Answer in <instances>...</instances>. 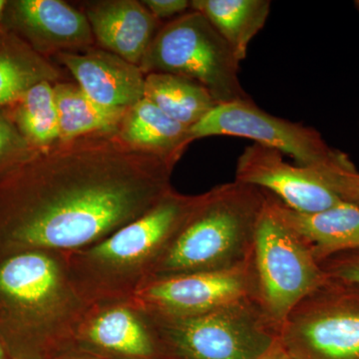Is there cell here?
<instances>
[{"label": "cell", "mask_w": 359, "mask_h": 359, "mask_svg": "<svg viewBox=\"0 0 359 359\" xmlns=\"http://www.w3.org/2000/svg\"><path fill=\"white\" fill-rule=\"evenodd\" d=\"M176 165L131 147L116 132L37 151L0 179V257L100 242L173 189Z\"/></svg>", "instance_id": "cell-1"}, {"label": "cell", "mask_w": 359, "mask_h": 359, "mask_svg": "<svg viewBox=\"0 0 359 359\" xmlns=\"http://www.w3.org/2000/svg\"><path fill=\"white\" fill-rule=\"evenodd\" d=\"M88 306L71 283L65 252L25 250L0 257V339L11 358L69 353Z\"/></svg>", "instance_id": "cell-2"}, {"label": "cell", "mask_w": 359, "mask_h": 359, "mask_svg": "<svg viewBox=\"0 0 359 359\" xmlns=\"http://www.w3.org/2000/svg\"><path fill=\"white\" fill-rule=\"evenodd\" d=\"M199 196L172 189L143 216L100 242L65 252L68 276L78 294L88 306L131 299L147 282L153 264L193 211Z\"/></svg>", "instance_id": "cell-3"}, {"label": "cell", "mask_w": 359, "mask_h": 359, "mask_svg": "<svg viewBox=\"0 0 359 359\" xmlns=\"http://www.w3.org/2000/svg\"><path fill=\"white\" fill-rule=\"evenodd\" d=\"M264 203V190L237 181L201 194L193 211L153 264L146 283L247 263L252 256Z\"/></svg>", "instance_id": "cell-4"}, {"label": "cell", "mask_w": 359, "mask_h": 359, "mask_svg": "<svg viewBox=\"0 0 359 359\" xmlns=\"http://www.w3.org/2000/svg\"><path fill=\"white\" fill-rule=\"evenodd\" d=\"M240 61L202 13L190 11L161 26L139 67L193 80L218 104L252 101L241 84Z\"/></svg>", "instance_id": "cell-5"}, {"label": "cell", "mask_w": 359, "mask_h": 359, "mask_svg": "<svg viewBox=\"0 0 359 359\" xmlns=\"http://www.w3.org/2000/svg\"><path fill=\"white\" fill-rule=\"evenodd\" d=\"M150 313L171 359H254L280 339V325L256 297L197 316Z\"/></svg>", "instance_id": "cell-6"}, {"label": "cell", "mask_w": 359, "mask_h": 359, "mask_svg": "<svg viewBox=\"0 0 359 359\" xmlns=\"http://www.w3.org/2000/svg\"><path fill=\"white\" fill-rule=\"evenodd\" d=\"M257 224L252 264L257 299L282 327L292 309L327 280L308 245L276 212L271 194Z\"/></svg>", "instance_id": "cell-7"}, {"label": "cell", "mask_w": 359, "mask_h": 359, "mask_svg": "<svg viewBox=\"0 0 359 359\" xmlns=\"http://www.w3.org/2000/svg\"><path fill=\"white\" fill-rule=\"evenodd\" d=\"M280 342L294 359H359V285L327 276L290 311Z\"/></svg>", "instance_id": "cell-8"}, {"label": "cell", "mask_w": 359, "mask_h": 359, "mask_svg": "<svg viewBox=\"0 0 359 359\" xmlns=\"http://www.w3.org/2000/svg\"><path fill=\"white\" fill-rule=\"evenodd\" d=\"M190 132L194 141L212 136L250 139L290 156L297 166L311 170L353 164L346 154L330 148L316 129L269 114L252 100L219 104Z\"/></svg>", "instance_id": "cell-9"}, {"label": "cell", "mask_w": 359, "mask_h": 359, "mask_svg": "<svg viewBox=\"0 0 359 359\" xmlns=\"http://www.w3.org/2000/svg\"><path fill=\"white\" fill-rule=\"evenodd\" d=\"M70 351L99 359H171L152 314L133 299L89 306Z\"/></svg>", "instance_id": "cell-10"}, {"label": "cell", "mask_w": 359, "mask_h": 359, "mask_svg": "<svg viewBox=\"0 0 359 359\" xmlns=\"http://www.w3.org/2000/svg\"><path fill=\"white\" fill-rule=\"evenodd\" d=\"M250 297L257 299L252 256L247 263L233 269L152 280L131 299L152 313L189 316L209 313Z\"/></svg>", "instance_id": "cell-11"}, {"label": "cell", "mask_w": 359, "mask_h": 359, "mask_svg": "<svg viewBox=\"0 0 359 359\" xmlns=\"http://www.w3.org/2000/svg\"><path fill=\"white\" fill-rule=\"evenodd\" d=\"M2 26L46 58L95 43L85 14L61 0H9Z\"/></svg>", "instance_id": "cell-12"}, {"label": "cell", "mask_w": 359, "mask_h": 359, "mask_svg": "<svg viewBox=\"0 0 359 359\" xmlns=\"http://www.w3.org/2000/svg\"><path fill=\"white\" fill-rule=\"evenodd\" d=\"M276 149L254 143L238 156L235 181L275 196L294 211L316 212L342 201L306 168L289 164Z\"/></svg>", "instance_id": "cell-13"}, {"label": "cell", "mask_w": 359, "mask_h": 359, "mask_svg": "<svg viewBox=\"0 0 359 359\" xmlns=\"http://www.w3.org/2000/svg\"><path fill=\"white\" fill-rule=\"evenodd\" d=\"M69 71L80 88L106 107L128 109L144 98L145 78L138 65L101 47L63 52L54 56Z\"/></svg>", "instance_id": "cell-14"}, {"label": "cell", "mask_w": 359, "mask_h": 359, "mask_svg": "<svg viewBox=\"0 0 359 359\" xmlns=\"http://www.w3.org/2000/svg\"><path fill=\"white\" fill-rule=\"evenodd\" d=\"M82 13L101 48L138 66L163 25L137 0L87 1Z\"/></svg>", "instance_id": "cell-15"}, {"label": "cell", "mask_w": 359, "mask_h": 359, "mask_svg": "<svg viewBox=\"0 0 359 359\" xmlns=\"http://www.w3.org/2000/svg\"><path fill=\"white\" fill-rule=\"evenodd\" d=\"M273 205L280 218L302 238L320 264L340 252L359 249V208L349 203L323 211L302 212L283 204L275 196Z\"/></svg>", "instance_id": "cell-16"}, {"label": "cell", "mask_w": 359, "mask_h": 359, "mask_svg": "<svg viewBox=\"0 0 359 359\" xmlns=\"http://www.w3.org/2000/svg\"><path fill=\"white\" fill-rule=\"evenodd\" d=\"M116 134L131 147L175 164L194 141L190 128L172 119L146 98L126 110Z\"/></svg>", "instance_id": "cell-17"}, {"label": "cell", "mask_w": 359, "mask_h": 359, "mask_svg": "<svg viewBox=\"0 0 359 359\" xmlns=\"http://www.w3.org/2000/svg\"><path fill=\"white\" fill-rule=\"evenodd\" d=\"M62 80V73L49 58L0 27V108L11 105L33 85Z\"/></svg>", "instance_id": "cell-18"}, {"label": "cell", "mask_w": 359, "mask_h": 359, "mask_svg": "<svg viewBox=\"0 0 359 359\" xmlns=\"http://www.w3.org/2000/svg\"><path fill=\"white\" fill-rule=\"evenodd\" d=\"M269 0H193L191 9L202 13L240 62L247 57L252 39L263 29L271 11Z\"/></svg>", "instance_id": "cell-19"}, {"label": "cell", "mask_w": 359, "mask_h": 359, "mask_svg": "<svg viewBox=\"0 0 359 359\" xmlns=\"http://www.w3.org/2000/svg\"><path fill=\"white\" fill-rule=\"evenodd\" d=\"M59 120V142L89 135L114 133L127 109L106 107L95 102L73 82L54 84Z\"/></svg>", "instance_id": "cell-20"}, {"label": "cell", "mask_w": 359, "mask_h": 359, "mask_svg": "<svg viewBox=\"0 0 359 359\" xmlns=\"http://www.w3.org/2000/svg\"><path fill=\"white\" fill-rule=\"evenodd\" d=\"M144 98L188 128L197 124L219 105L202 85L168 73L146 75Z\"/></svg>", "instance_id": "cell-21"}, {"label": "cell", "mask_w": 359, "mask_h": 359, "mask_svg": "<svg viewBox=\"0 0 359 359\" xmlns=\"http://www.w3.org/2000/svg\"><path fill=\"white\" fill-rule=\"evenodd\" d=\"M54 84L33 85L6 106L16 128L35 150H44L59 142V120Z\"/></svg>", "instance_id": "cell-22"}, {"label": "cell", "mask_w": 359, "mask_h": 359, "mask_svg": "<svg viewBox=\"0 0 359 359\" xmlns=\"http://www.w3.org/2000/svg\"><path fill=\"white\" fill-rule=\"evenodd\" d=\"M37 151L16 128L7 108H0V179Z\"/></svg>", "instance_id": "cell-23"}, {"label": "cell", "mask_w": 359, "mask_h": 359, "mask_svg": "<svg viewBox=\"0 0 359 359\" xmlns=\"http://www.w3.org/2000/svg\"><path fill=\"white\" fill-rule=\"evenodd\" d=\"M311 171L340 200L359 208V172L353 164L330 165Z\"/></svg>", "instance_id": "cell-24"}, {"label": "cell", "mask_w": 359, "mask_h": 359, "mask_svg": "<svg viewBox=\"0 0 359 359\" xmlns=\"http://www.w3.org/2000/svg\"><path fill=\"white\" fill-rule=\"evenodd\" d=\"M320 266L328 278L359 285V249L328 257Z\"/></svg>", "instance_id": "cell-25"}, {"label": "cell", "mask_w": 359, "mask_h": 359, "mask_svg": "<svg viewBox=\"0 0 359 359\" xmlns=\"http://www.w3.org/2000/svg\"><path fill=\"white\" fill-rule=\"evenodd\" d=\"M142 4L159 21L182 15L191 9L188 0H144Z\"/></svg>", "instance_id": "cell-26"}, {"label": "cell", "mask_w": 359, "mask_h": 359, "mask_svg": "<svg viewBox=\"0 0 359 359\" xmlns=\"http://www.w3.org/2000/svg\"><path fill=\"white\" fill-rule=\"evenodd\" d=\"M282 344H280V339H278V341L273 344V346H271L266 353H264V354H262V355H259V358L254 359H276L278 354L282 351Z\"/></svg>", "instance_id": "cell-27"}, {"label": "cell", "mask_w": 359, "mask_h": 359, "mask_svg": "<svg viewBox=\"0 0 359 359\" xmlns=\"http://www.w3.org/2000/svg\"><path fill=\"white\" fill-rule=\"evenodd\" d=\"M53 359H99L96 358H93V356L87 355V354L75 353V351H69V353H66L61 354V355L57 356V358Z\"/></svg>", "instance_id": "cell-28"}, {"label": "cell", "mask_w": 359, "mask_h": 359, "mask_svg": "<svg viewBox=\"0 0 359 359\" xmlns=\"http://www.w3.org/2000/svg\"><path fill=\"white\" fill-rule=\"evenodd\" d=\"M0 359H13L11 354L7 351L6 347L4 346L1 339H0Z\"/></svg>", "instance_id": "cell-29"}, {"label": "cell", "mask_w": 359, "mask_h": 359, "mask_svg": "<svg viewBox=\"0 0 359 359\" xmlns=\"http://www.w3.org/2000/svg\"><path fill=\"white\" fill-rule=\"evenodd\" d=\"M6 0H0V27L2 26V20H4V11H6Z\"/></svg>", "instance_id": "cell-30"}, {"label": "cell", "mask_w": 359, "mask_h": 359, "mask_svg": "<svg viewBox=\"0 0 359 359\" xmlns=\"http://www.w3.org/2000/svg\"><path fill=\"white\" fill-rule=\"evenodd\" d=\"M276 359H294V358H292V356H290L289 353H285V351H283V348L282 351H280V354H278V358H276Z\"/></svg>", "instance_id": "cell-31"}, {"label": "cell", "mask_w": 359, "mask_h": 359, "mask_svg": "<svg viewBox=\"0 0 359 359\" xmlns=\"http://www.w3.org/2000/svg\"><path fill=\"white\" fill-rule=\"evenodd\" d=\"M356 6H358V11H359V1L355 2Z\"/></svg>", "instance_id": "cell-32"}]
</instances>
